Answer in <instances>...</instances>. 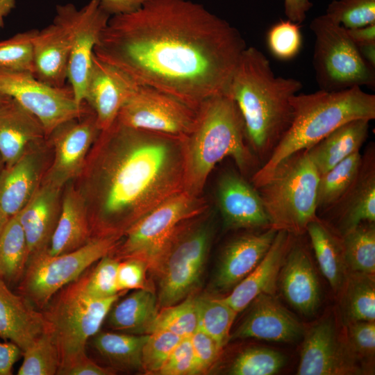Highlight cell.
Instances as JSON below:
<instances>
[{"mask_svg":"<svg viewBox=\"0 0 375 375\" xmlns=\"http://www.w3.org/2000/svg\"><path fill=\"white\" fill-rule=\"evenodd\" d=\"M240 31L190 0H145L138 9L112 15L94 55L192 108L228 94L247 48Z\"/></svg>","mask_w":375,"mask_h":375,"instance_id":"1","label":"cell"},{"mask_svg":"<svg viewBox=\"0 0 375 375\" xmlns=\"http://www.w3.org/2000/svg\"><path fill=\"white\" fill-rule=\"evenodd\" d=\"M119 294L103 299L92 297L78 278L56 292L42 309L45 331L58 352L57 374L87 355L88 340L99 331Z\"/></svg>","mask_w":375,"mask_h":375,"instance_id":"7","label":"cell"},{"mask_svg":"<svg viewBox=\"0 0 375 375\" xmlns=\"http://www.w3.org/2000/svg\"><path fill=\"white\" fill-rule=\"evenodd\" d=\"M161 375L199 374L190 337L183 338L158 372Z\"/></svg>","mask_w":375,"mask_h":375,"instance_id":"47","label":"cell"},{"mask_svg":"<svg viewBox=\"0 0 375 375\" xmlns=\"http://www.w3.org/2000/svg\"><path fill=\"white\" fill-rule=\"evenodd\" d=\"M157 296L149 289H139L111 308L109 325L135 335L149 334L158 314Z\"/></svg>","mask_w":375,"mask_h":375,"instance_id":"31","label":"cell"},{"mask_svg":"<svg viewBox=\"0 0 375 375\" xmlns=\"http://www.w3.org/2000/svg\"><path fill=\"white\" fill-rule=\"evenodd\" d=\"M15 7V0H0V28L3 26V19Z\"/></svg>","mask_w":375,"mask_h":375,"instance_id":"57","label":"cell"},{"mask_svg":"<svg viewBox=\"0 0 375 375\" xmlns=\"http://www.w3.org/2000/svg\"><path fill=\"white\" fill-rule=\"evenodd\" d=\"M299 375H347L362 372L350 346L340 338L331 317L320 319L305 333Z\"/></svg>","mask_w":375,"mask_h":375,"instance_id":"16","label":"cell"},{"mask_svg":"<svg viewBox=\"0 0 375 375\" xmlns=\"http://www.w3.org/2000/svg\"><path fill=\"white\" fill-rule=\"evenodd\" d=\"M0 91L35 115L47 137L58 125L91 109L85 102L76 103L70 86L52 87L26 72L0 70Z\"/></svg>","mask_w":375,"mask_h":375,"instance_id":"14","label":"cell"},{"mask_svg":"<svg viewBox=\"0 0 375 375\" xmlns=\"http://www.w3.org/2000/svg\"><path fill=\"white\" fill-rule=\"evenodd\" d=\"M73 181L92 237H122L142 216L184 191L183 138L115 121L100 131Z\"/></svg>","mask_w":375,"mask_h":375,"instance_id":"2","label":"cell"},{"mask_svg":"<svg viewBox=\"0 0 375 375\" xmlns=\"http://www.w3.org/2000/svg\"><path fill=\"white\" fill-rule=\"evenodd\" d=\"M310 239L319 267L333 290L338 292L346 280L341 236L319 217L310 222L306 231Z\"/></svg>","mask_w":375,"mask_h":375,"instance_id":"32","label":"cell"},{"mask_svg":"<svg viewBox=\"0 0 375 375\" xmlns=\"http://www.w3.org/2000/svg\"><path fill=\"white\" fill-rule=\"evenodd\" d=\"M8 217L4 212L0 210V237L9 220Z\"/></svg>","mask_w":375,"mask_h":375,"instance_id":"59","label":"cell"},{"mask_svg":"<svg viewBox=\"0 0 375 375\" xmlns=\"http://www.w3.org/2000/svg\"><path fill=\"white\" fill-rule=\"evenodd\" d=\"M22 350L15 343L0 342V375H10L12 368L20 356Z\"/></svg>","mask_w":375,"mask_h":375,"instance_id":"52","label":"cell"},{"mask_svg":"<svg viewBox=\"0 0 375 375\" xmlns=\"http://www.w3.org/2000/svg\"><path fill=\"white\" fill-rule=\"evenodd\" d=\"M319 176L303 149L283 160L269 178L256 188L272 227L293 235L306 232L308 224L318 217Z\"/></svg>","mask_w":375,"mask_h":375,"instance_id":"6","label":"cell"},{"mask_svg":"<svg viewBox=\"0 0 375 375\" xmlns=\"http://www.w3.org/2000/svg\"><path fill=\"white\" fill-rule=\"evenodd\" d=\"M190 338L199 372L203 373L216 362L222 349L210 335L200 329Z\"/></svg>","mask_w":375,"mask_h":375,"instance_id":"50","label":"cell"},{"mask_svg":"<svg viewBox=\"0 0 375 375\" xmlns=\"http://www.w3.org/2000/svg\"><path fill=\"white\" fill-rule=\"evenodd\" d=\"M147 263L138 258L119 260L117 272V285L119 292L128 290L146 289Z\"/></svg>","mask_w":375,"mask_h":375,"instance_id":"48","label":"cell"},{"mask_svg":"<svg viewBox=\"0 0 375 375\" xmlns=\"http://www.w3.org/2000/svg\"><path fill=\"white\" fill-rule=\"evenodd\" d=\"M100 131L92 109L55 128L47 137L53 156L42 181L64 188L75 180Z\"/></svg>","mask_w":375,"mask_h":375,"instance_id":"15","label":"cell"},{"mask_svg":"<svg viewBox=\"0 0 375 375\" xmlns=\"http://www.w3.org/2000/svg\"><path fill=\"white\" fill-rule=\"evenodd\" d=\"M199 329L210 335L222 349L230 340L231 329L238 312L222 298L195 297Z\"/></svg>","mask_w":375,"mask_h":375,"instance_id":"38","label":"cell"},{"mask_svg":"<svg viewBox=\"0 0 375 375\" xmlns=\"http://www.w3.org/2000/svg\"><path fill=\"white\" fill-rule=\"evenodd\" d=\"M349 345L358 357H372L375 352V322L368 321L348 324Z\"/></svg>","mask_w":375,"mask_h":375,"instance_id":"49","label":"cell"},{"mask_svg":"<svg viewBox=\"0 0 375 375\" xmlns=\"http://www.w3.org/2000/svg\"><path fill=\"white\" fill-rule=\"evenodd\" d=\"M347 29L375 23V0H333L325 14Z\"/></svg>","mask_w":375,"mask_h":375,"instance_id":"43","label":"cell"},{"mask_svg":"<svg viewBox=\"0 0 375 375\" xmlns=\"http://www.w3.org/2000/svg\"><path fill=\"white\" fill-rule=\"evenodd\" d=\"M138 85L126 73L94 54L84 102L94 112L101 131L112 126L122 106Z\"/></svg>","mask_w":375,"mask_h":375,"instance_id":"18","label":"cell"},{"mask_svg":"<svg viewBox=\"0 0 375 375\" xmlns=\"http://www.w3.org/2000/svg\"><path fill=\"white\" fill-rule=\"evenodd\" d=\"M33 45L35 77L52 87H65L71 47L63 26L53 19L49 26L38 30Z\"/></svg>","mask_w":375,"mask_h":375,"instance_id":"26","label":"cell"},{"mask_svg":"<svg viewBox=\"0 0 375 375\" xmlns=\"http://www.w3.org/2000/svg\"><path fill=\"white\" fill-rule=\"evenodd\" d=\"M294 236L287 231L278 230L262 260L229 294L222 298L223 301L238 313L260 294L274 295L280 271Z\"/></svg>","mask_w":375,"mask_h":375,"instance_id":"23","label":"cell"},{"mask_svg":"<svg viewBox=\"0 0 375 375\" xmlns=\"http://www.w3.org/2000/svg\"><path fill=\"white\" fill-rule=\"evenodd\" d=\"M362 59L375 68V42L356 44Z\"/></svg>","mask_w":375,"mask_h":375,"instance_id":"56","label":"cell"},{"mask_svg":"<svg viewBox=\"0 0 375 375\" xmlns=\"http://www.w3.org/2000/svg\"><path fill=\"white\" fill-rule=\"evenodd\" d=\"M110 17L101 0H90L81 9L72 3L56 7L53 19L63 26L70 42L67 80L78 105L84 103L94 47Z\"/></svg>","mask_w":375,"mask_h":375,"instance_id":"13","label":"cell"},{"mask_svg":"<svg viewBox=\"0 0 375 375\" xmlns=\"http://www.w3.org/2000/svg\"><path fill=\"white\" fill-rule=\"evenodd\" d=\"M302 88L298 79L276 76L257 48L243 51L228 95L240 112L249 146L264 163L289 128L293 117L290 100Z\"/></svg>","mask_w":375,"mask_h":375,"instance_id":"3","label":"cell"},{"mask_svg":"<svg viewBox=\"0 0 375 375\" xmlns=\"http://www.w3.org/2000/svg\"><path fill=\"white\" fill-rule=\"evenodd\" d=\"M121 238L94 236L68 253L53 256L44 250L33 255L21 279L22 295L43 309L60 289L78 278L93 263L111 254Z\"/></svg>","mask_w":375,"mask_h":375,"instance_id":"10","label":"cell"},{"mask_svg":"<svg viewBox=\"0 0 375 375\" xmlns=\"http://www.w3.org/2000/svg\"><path fill=\"white\" fill-rule=\"evenodd\" d=\"M312 7L310 0H284V10L288 19L301 24L307 12Z\"/></svg>","mask_w":375,"mask_h":375,"instance_id":"53","label":"cell"},{"mask_svg":"<svg viewBox=\"0 0 375 375\" xmlns=\"http://www.w3.org/2000/svg\"><path fill=\"white\" fill-rule=\"evenodd\" d=\"M278 283L287 301L298 312L310 316L320 303L319 283L306 249L293 242L280 271Z\"/></svg>","mask_w":375,"mask_h":375,"instance_id":"25","label":"cell"},{"mask_svg":"<svg viewBox=\"0 0 375 375\" xmlns=\"http://www.w3.org/2000/svg\"><path fill=\"white\" fill-rule=\"evenodd\" d=\"M37 29L18 33L0 42V70L33 73V38Z\"/></svg>","mask_w":375,"mask_h":375,"instance_id":"42","label":"cell"},{"mask_svg":"<svg viewBox=\"0 0 375 375\" xmlns=\"http://www.w3.org/2000/svg\"><path fill=\"white\" fill-rule=\"evenodd\" d=\"M45 331L42 312L0 281V338L25 351Z\"/></svg>","mask_w":375,"mask_h":375,"instance_id":"27","label":"cell"},{"mask_svg":"<svg viewBox=\"0 0 375 375\" xmlns=\"http://www.w3.org/2000/svg\"><path fill=\"white\" fill-rule=\"evenodd\" d=\"M50 149L45 138L0 171V210L8 217L22 210L38 190L51 162Z\"/></svg>","mask_w":375,"mask_h":375,"instance_id":"17","label":"cell"},{"mask_svg":"<svg viewBox=\"0 0 375 375\" xmlns=\"http://www.w3.org/2000/svg\"><path fill=\"white\" fill-rule=\"evenodd\" d=\"M249 313L231 333L230 340L253 338L294 342L301 338L305 330L301 323L274 297L262 294L252 303Z\"/></svg>","mask_w":375,"mask_h":375,"instance_id":"19","label":"cell"},{"mask_svg":"<svg viewBox=\"0 0 375 375\" xmlns=\"http://www.w3.org/2000/svg\"><path fill=\"white\" fill-rule=\"evenodd\" d=\"M369 123L364 119L346 122L306 149L319 175L359 151L367 138Z\"/></svg>","mask_w":375,"mask_h":375,"instance_id":"30","label":"cell"},{"mask_svg":"<svg viewBox=\"0 0 375 375\" xmlns=\"http://www.w3.org/2000/svg\"><path fill=\"white\" fill-rule=\"evenodd\" d=\"M198 217L178 233L155 269L159 274L157 297L161 308L181 301L199 285L212 233L208 224L194 223Z\"/></svg>","mask_w":375,"mask_h":375,"instance_id":"11","label":"cell"},{"mask_svg":"<svg viewBox=\"0 0 375 375\" xmlns=\"http://www.w3.org/2000/svg\"><path fill=\"white\" fill-rule=\"evenodd\" d=\"M113 374H115L113 369L101 367L86 355L66 368L61 375H110Z\"/></svg>","mask_w":375,"mask_h":375,"instance_id":"51","label":"cell"},{"mask_svg":"<svg viewBox=\"0 0 375 375\" xmlns=\"http://www.w3.org/2000/svg\"><path fill=\"white\" fill-rule=\"evenodd\" d=\"M246 142L242 115L230 96L217 94L201 103L192 131L183 138L184 191L201 196L209 174L226 157L247 173L255 158Z\"/></svg>","mask_w":375,"mask_h":375,"instance_id":"5","label":"cell"},{"mask_svg":"<svg viewBox=\"0 0 375 375\" xmlns=\"http://www.w3.org/2000/svg\"><path fill=\"white\" fill-rule=\"evenodd\" d=\"M361 162L362 156L358 151L319 176L317 211L324 213L339 201L355 180Z\"/></svg>","mask_w":375,"mask_h":375,"instance_id":"36","label":"cell"},{"mask_svg":"<svg viewBox=\"0 0 375 375\" xmlns=\"http://www.w3.org/2000/svg\"><path fill=\"white\" fill-rule=\"evenodd\" d=\"M266 42L271 54L280 60H290L300 52L303 38L300 24L280 20L267 31Z\"/></svg>","mask_w":375,"mask_h":375,"instance_id":"44","label":"cell"},{"mask_svg":"<svg viewBox=\"0 0 375 375\" xmlns=\"http://www.w3.org/2000/svg\"><path fill=\"white\" fill-rule=\"evenodd\" d=\"M346 30L355 44L375 42V23Z\"/></svg>","mask_w":375,"mask_h":375,"instance_id":"55","label":"cell"},{"mask_svg":"<svg viewBox=\"0 0 375 375\" xmlns=\"http://www.w3.org/2000/svg\"><path fill=\"white\" fill-rule=\"evenodd\" d=\"M346 278L342 307L347 323L375 322L374 275L351 272Z\"/></svg>","mask_w":375,"mask_h":375,"instance_id":"35","label":"cell"},{"mask_svg":"<svg viewBox=\"0 0 375 375\" xmlns=\"http://www.w3.org/2000/svg\"><path fill=\"white\" fill-rule=\"evenodd\" d=\"M310 28L315 39L312 66L319 90L374 89L375 68L362 59L345 28L323 15L310 22Z\"/></svg>","mask_w":375,"mask_h":375,"instance_id":"9","label":"cell"},{"mask_svg":"<svg viewBox=\"0 0 375 375\" xmlns=\"http://www.w3.org/2000/svg\"><path fill=\"white\" fill-rule=\"evenodd\" d=\"M63 188L42 180L33 196L17 214L26 236L28 259L49 245L60 216Z\"/></svg>","mask_w":375,"mask_h":375,"instance_id":"24","label":"cell"},{"mask_svg":"<svg viewBox=\"0 0 375 375\" xmlns=\"http://www.w3.org/2000/svg\"><path fill=\"white\" fill-rule=\"evenodd\" d=\"M333 215L337 233L342 236L364 222H375V152L362 156L359 172L347 192L324 213Z\"/></svg>","mask_w":375,"mask_h":375,"instance_id":"22","label":"cell"},{"mask_svg":"<svg viewBox=\"0 0 375 375\" xmlns=\"http://www.w3.org/2000/svg\"><path fill=\"white\" fill-rule=\"evenodd\" d=\"M63 188L58 221L47 251L56 256L74 251L92 238L85 201L72 181Z\"/></svg>","mask_w":375,"mask_h":375,"instance_id":"29","label":"cell"},{"mask_svg":"<svg viewBox=\"0 0 375 375\" xmlns=\"http://www.w3.org/2000/svg\"><path fill=\"white\" fill-rule=\"evenodd\" d=\"M45 138L40 120L13 99L0 111V156L4 166L12 165Z\"/></svg>","mask_w":375,"mask_h":375,"instance_id":"28","label":"cell"},{"mask_svg":"<svg viewBox=\"0 0 375 375\" xmlns=\"http://www.w3.org/2000/svg\"><path fill=\"white\" fill-rule=\"evenodd\" d=\"M110 255L101 258L90 273L83 274L79 277L83 288L92 297L108 298L119 292L117 285L119 260Z\"/></svg>","mask_w":375,"mask_h":375,"instance_id":"45","label":"cell"},{"mask_svg":"<svg viewBox=\"0 0 375 375\" xmlns=\"http://www.w3.org/2000/svg\"><path fill=\"white\" fill-rule=\"evenodd\" d=\"M198 329L199 317L195 297L188 296L183 301L162 308L150 333L166 331L185 338L191 336Z\"/></svg>","mask_w":375,"mask_h":375,"instance_id":"39","label":"cell"},{"mask_svg":"<svg viewBox=\"0 0 375 375\" xmlns=\"http://www.w3.org/2000/svg\"><path fill=\"white\" fill-rule=\"evenodd\" d=\"M207 208L208 204L201 196L185 191L172 196L125 231L124 240L114 250L117 258L140 259L155 269L178 233Z\"/></svg>","mask_w":375,"mask_h":375,"instance_id":"8","label":"cell"},{"mask_svg":"<svg viewBox=\"0 0 375 375\" xmlns=\"http://www.w3.org/2000/svg\"><path fill=\"white\" fill-rule=\"evenodd\" d=\"M18 375L57 374L60 361L57 347L44 331L25 351Z\"/></svg>","mask_w":375,"mask_h":375,"instance_id":"41","label":"cell"},{"mask_svg":"<svg viewBox=\"0 0 375 375\" xmlns=\"http://www.w3.org/2000/svg\"><path fill=\"white\" fill-rule=\"evenodd\" d=\"M341 241L347 268L351 272L374 275V222H362L341 236Z\"/></svg>","mask_w":375,"mask_h":375,"instance_id":"37","label":"cell"},{"mask_svg":"<svg viewBox=\"0 0 375 375\" xmlns=\"http://www.w3.org/2000/svg\"><path fill=\"white\" fill-rule=\"evenodd\" d=\"M3 162L2 159H1V156H0V171H1V169L3 168V167H3ZM3 166H4V165H3Z\"/></svg>","mask_w":375,"mask_h":375,"instance_id":"60","label":"cell"},{"mask_svg":"<svg viewBox=\"0 0 375 375\" xmlns=\"http://www.w3.org/2000/svg\"><path fill=\"white\" fill-rule=\"evenodd\" d=\"M183 338L166 331L149 334L141 355V365L147 372H159L172 351Z\"/></svg>","mask_w":375,"mask_h":375,"instance_id":"46","label":"cell"},{"mask_svg":"<svg viewBox=\"0 0 375 375\" xmlns=\"http://www.w3.org/2000/svg\"><path fill=\"white\" fill-rule=\"evenodd\" d=\"M28 260L26 236L15 215L9 219L0 237V281L7 284L22 279Z\"/></svg>","mask_w":375,"mask_h":375,"instance_id":"34","label":"cell"},{"mask_svg":"<svg viewBox=\"0 0 375 375\" xmlns=\"http://www.w3.org/2000/svg\"><path fill=\"white\" fill-rule=\"evenodd\" d=\"M277 231L269 227L261 233L243 235L227 244L214 276L215 290L230 291L251 272L268 251Z\"/></svg>","mask_w":375,"mask_h":375,"instance_id":"21","label":"cell"},{"mask_svg":"<svg viewBox=\"0 0 375 375\" xmlns=\"http://www.w3.org/2000/svg\"><path fill=\"white\" fill-rule=\"evenodd\" d=\"M12 99L0 91V111L7 106Z\"/></svg>","mask_w":375,"mask_h":375,"instance_id":"58","label":"cell"},{"mask_svg":"<svg viewBox=\"0 0 375 375\" xmlns=\"http://www.w3.org/2000/svg\"><path fill=\"white\" fill-rule=\"evenodd\" d=\"M197 110L169 93L139 84L122 106L115 122L133 128L185 138L195 124Z\"/></svg>","mask_w":375,"mask_h":375,"instance_id":"12","label":"cell"},{"mask_svg":"<svg viewBox=\"0 0 375 375\" xmlns=\"http://www.w3.org/2000/svg\"><path fill=\"white\" fill-rule=\"evenodd\" d=\"M217 198L226 228L272 227L257 190L237 174L228 172L220 177L217 183Z\"/></svg>","mask_w":375,"mask_h":375,"instance_id":"20","label":"cell"},{"mask_svg":"<svg viewBox=\"0 0 375 375\" xmlns=\"http://www.w3.org/2000/svg\"><path fill=\"white\" fill-rule=\"evenodd\" d=\"M145 0H101L102 7L110 15H115L138 9Z\"/></svg>","mask_w":375,"mask_h":375,"instance_id":"54","label":"cell"},{"mask_svg":"<svg viewBox=\"0 0 375 375\" xmlns=\"http://www.w3.org/2000/svg\"><path fill=\"white\" fill-rule=\"evenodd\" d=\"M291 124L269 158L251 177L256 189L277 166L292 154L308 149L343 124L358 119H375V95L360 87L328 92L319 90L291 97Z\"/></svg>","mask_w":375,"mask_h":375,"instance_id":"4","label":"cell"},{"mask_svg":"<svg viewBox=\"0 0 375 375\" xmlns=\"http://www.w3.org/2000/svg\"><path fill=\"white\" fill-rule=\"evenodd\" d=\"M285 363V356L279 351L265 347H251L234 358L228 372L232 375H272Z\"/></svg>","mask_w":375,"mask_h":375,"instance_id":"40","label":"cell"},{"mask_svg":"<svg viewBox=\"0 0 375 375\" xmlns=\"http://www.w3.org/2000/svg\"><path fill=\"white\" fill-rule=\"evenodd\" d=\"M148 337L149 334L98 332L94 336L93 344L114 367L133 370L142 367V350Z\"/></svg>","mask_w":375,"mask_h":375,"instance_id":"33","label":"cell"}]
</instances>
